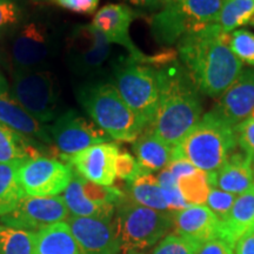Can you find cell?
<instances>
[{"label":"cell","instance_id":"1","mask_svg":"<svg viewBox=\"0 0 254 254\" xmlns=\"http://www.w3.org/2000/svg\"><path fill=\"white\" fill-rule=\"evenodd\" d=\"M230 37L213 24L178 43L183 65L199 91L211 98L224 94L243 72V63L230 47Z\"/></svg>","mask_w":254,"mask_h":254},{"label":"cell","instance_id":"2","mask_svg":"<svg viewBox=\"0 0 254 254\" xmlns=\"http://www.w3.org/2000/svg\"><path fill=\"white\" fill-rule=\"evenodd\" d=\"M159 104L150 128L176 147L201 119L200 91L183 64L176 59L158 69Z\"/></svg>","mask_w":254,"mask_h":254},{"label":"cell","instance_id":"3","mask_svg":"<svg viewBox=\"0 0 254 254\" xmlns=\"http://www.w3.org/2000/svg\"><path fill=\"white\" fill-rule=\"evenodd\" d=\"M238 146L234 127L206 113L184 140L172 148V160L185 159L208 174L217 173Z\"/></svg>","mask_w":254,"mask_h":254},{"label":"cell","instance_id":"4","mask_svg":"<svg viewBox=\"0 0 254 254\" xmlns=\"http://www.w3.org/2000/svg\"><path fill=\"white\" fill-rule=\"evenodd\" d=\"M77 97L92 122L111 139L134 142L145 129L113 84L93 82L84 85L78 90Z\"/></svg>","mask_w":254,"mask_h":254},{"label":"cell","instance_id":"5","mask_svg":"<svg viewBox=\"0 0 254 254\" xmlns=\"http://www.w3.org/2000/svg\"><path fill=\"white\" fill-rule=\"evenodd\" d=\"M113 221L120 253L128 254L142 252L163 239L173 228V213L145 207L125 194L117 205Z\"/></svg>","mask_w":254,"mask_h":254},{"label":"cell","instance_id":"6","mask_svg":"<svg viewBox=\"0 0 254 254\" xmlns=\"http://www.w3.org/2000/svg\"><path fill=\"white\" fill-rule=\"evenodd\" d=\"M222 0H179L166 2L151 19L155 40L165 45L178 44L189 34L217 24Z\"/></svg>","mask_w":254,"mask_h":254},{"label":"cell","instance_id":"7","mask_svg":"<svg viewBox=\"0 0 254 254\" xmlns=\"http://www.w3.org/2000/svg\"><path fill=\"white\" fill-rule=\"evenodd\" d=\"M113 85L144 128H147L158 110V69L131 58H123L114 66Z\"/></svg>","mask_w":254,"mask_h":254},{"label":"cell","instance_id":"8","mask_svg":"<svg viewBox=\"0 0 254 254\" xmlns=\"http://www.w3.org/2000/svg\"><path fill=\"white\" fill-rule=\"evenodd\" d=\"M11 94L41 124L58 118L60 90L56 75L46 68L12 72Z\"/></svg>","mask_w":254,"mask_h":254},{"label":"cell","instance_id":"9","mask_svg":"<svg viewBox=\"0 0 254 254\" xmlns=\"http://www.w3.org/2000/svg\"><path fill=\"white\" fill-rule=\"evenodd\" d=\"M8 38L13 71L46 68L58 53V33L43 21H23Z\"/></svg>","mask_w":254,"mask_h":254},{"label":"cell","instance_id":"10","mask_svg":"<svg viewBox=\"0 0 254 254\" xmlns=\"http://www.w3.org/2000/svg\"><path fill=\"white\" fill-rule=\"evenodd\" d=\"M111 53V43L92 25H78L66 38L65 57L77 75H93L103 68Z\"/></svg>","mask_w":254,"mask_h":254},{"label":"cell","instance_id":"11","mask_svg":"<svg viewBox=\"0 0 254 254\" xmlns=\"http://www.w3.org/2000/svg\"><path fill=\"white\" fill-rule=\"evenodd\" d=\"M74 171L68 164L47 157L28 159L18 168V179L25 194L59 195L69 185Z\"/></svg>","mask_w":254,"mask_h":254},{"label":"cell","instance_id":"12","mask_svg":"<svg viewBox=\"0 0 254 254\" xmlns=\"http://www.w3.org/2000/svg\"><path fill=\"white\" fill-rule=\"evenodd\" d=\"M49 132L64 160L91 146L107 142L111 139L99 126L75 111H67L58 116Z\"/></svg>","mask_w":254,"mask_h":254},{"label":"cell","instance_id":"13","mask_svg":"<svg viewBox=\"0 0 254 254\" xmlns=\"http://www.w3.org/2000/svg\"><path fill=\"white\" fill-rule=\"evenodd\" d=\"M69 212L63 196L25 195L17 207L0 217L5 226L18 230L38 232L60 221H66Z\"/></svg>","mask_w":254,"mask_h":254},{"label":"cell","instance_id":"14","mask_svg":"<svg viewBox=\"0 0 254 254\" xmlns=\"http://www.w3.org/2000/svg\"><path fill=\"white\" fill-rule=\"evenodd\" d=\"M135 18V12L124 4H107L97 12L92 26L103 33L111 44H118L129 53V58L141 64H153L152 57L145 56L133 43L129 27Z\"/></svg>","mask_w":254,"mask_h":254},{"label":"cell","instance_id":"15","mask_svg":"<svg viewBox=\"0 0 254 254\" xmlns=\"http://www.w3.org/2000/svg\"><path fill=\"white\" fill-rule=\"evenodd\" d=\"M113 219L110 220V219L69 215L66 222L77 241L80 254L120 253Z\"/></svg>","mask_w":254,"mask_h":254},{"label":"cell","instance_id":"16","mask_svg":"<svg viewBox=\"0 0 254 254\" xmlns=\"http://www.w3.org/2000/svg\"><path fill=\"white\" fill-rule=\"evenodd\" d=\"M119 147L113 142H103L66 158L74 172L88 182L112 186L116 182V160Z\"/></svg>","mask_w":254,"mask_h":254},{"label":"cell","instance_id":"17","mask_svg":"<svg viewBox=\"0 0 254 254\" xmlns=\"http://www.w3.org/2000/svg\"><path fill=\"white\" fill-rule=\"evenodd\" d=\"M254 111V69L247 68L231 87L222 94L218 104L209 111L213 116L236 127L241 122L250 118Z\"/></svg>","mask_w":254,"mask_h":254},{"label":"cell","instance_id":"18","mask_svg":"<svg viewBox=\"0 0 254 254\" xmlns=\"http://www.w3.org/2000/svg\"><path fill=\"white\" fill-rule=\"evenodd\" d=\"M211 187L240 195L254 186L253 159L239 145L217 173L209 174Z\"/></svg>","mask_w":254,"mask_h":254},{"label":"cell","instance_id":"19","mask_svg":"<svg viewBox=\"0 0 254 254\" xmlns=\"http://www.w3.org/2000/svg\"><path fill=\"white\" fill-rule=\"evenodd\" d=\"M176 234L199 244L217 239L220 232V219L204 205H192L173 213Z\"/></svg>","mask_w":254,"mask_h":254},{"label":"cell","instance_id":"20","mask_svg":"<svg viewBox=\"0 0 254 254\" xmlns=\"http://www.w3.org/2000/svg\"><path fill=\"white\" fill-rule=\"evenodd\" d=\"M0 124L31 140L52 144L49 129L14 99L11 90L0 91Z\"/></svg>","mask_w":254,"mask_h":254},{"label":"cell","instance_id":"21","mask_svg":"<svg viewBox=\"0 0 254 254\" xmlns=\"http://www.w3.org/2000/svg\"><path fill=\"white\" fill-rule=\"evenodd\" d=\"M254 231V186L237 196L231 211L220 220L219 239L233 249L236 241L244 234Z\"/></svg>","mask_w":254,"mask_h":254},{"label":"cell","instance_id":"22","mask_svg":"<svg viewBox=\"0 0 254 254\" xmlns=\"http://www.w3.org/2000/svg\"><path fill=\"white\" fill-rule=\"evenodd\" d=\"M136 160L146 173L163 171L172 161V147L154 134L150 127L133 142Z\"/></svg>","mask_w":254,"mask_h":254},{"label":"cell","instance_id":"23","mask_svg":"<svg viewBox=\"0 0 254 254\" xmlns=\"http://www.w3.org/2000/svg\"><path fill=\"white\" fill-rule=\"evenodd\" d=\"M34 254H80L66 221L34 232Z\"/></svg>","mask_w":254,"mask_h":254},{"label":"cell","instance_id":"24","mask_svg":"<svg viewBox=\"0 0 254 254\" xmlns=\"http://www.w3.org/2000/svg\"><path fill=\"white\" fill-rule=\"evenodd\" d=\"M63 199L65 201L69 215L72 217H91L112 220L116 214L114 205H98L85 195L81 186V177L74 172L69 185L64 190Z\"/></svg>","mask_w":254,"mask_h":254},{"label":"cell","instance_id":"25","mask_svg":"<svg viewBox=\"0 0 254 254\" xmlns=\"http://www.w3.org/2000/svg\"><path fill=\"white\" fill-rule=\"evenodd\" d=\"M38 145L44 144L25 138L0 124V164L23 163L40 157Z\"/></svg>","mask_w":254,"mask_h":254},{"label":"cell","instance_id":"26","mask_svg":"<svg viewBox=\"0 0 254 254\" xmlns=\"http://www.w3.org/2000/svg\"><path fill=\"white\" fill-rule=\"evenodd\" d=\"M127 190H128V198L136 204L155 211L170 212L157 177L152 174L141 176L133 183H129Z\"/></svg>","mask_w":254,"mask_h":254},{"label":"cell","instance_id":"27","mask_svg":"<svg viewBox=\"0 0 254 254\" xmlns=\"http://www.w3.org/2000/svg\"><path fill=\"white\" fill-rule=\"evenodd\" d=\"M20 164V161L0 164V217L13 211L26 195L18 179Z\"/></svg>","mask_w":254,"mask_h":254},{"label":"cell","instance_id":"28","mask_svg":"<svg viewBox=\"0 0 254 254\" xmlns=\"http://www.w3.org/2000/svg\"><path fill=\"white\" fill-rule=\"evenodd\" d=\"M254 17V0H222L217 25L230 34L238 27L251 23Z\"/></svg>","mask_w":254,"mask_h":254},{"label":"cell","instance_id":"29","mask_svg":"<svg viewBox=\"0 0 254 254\" xmlns=\"http://www.w3.org/2000/svg\"><path fill=\"white\" fill-rule=\"evenodd\" d=\"M178 187L183 198L190 206L205 204L211 190L208 174L195 168L192 173L178 179Z\"/></svg>","mask_w":254,"mask_h":254},{"label":"cell","instance_id":"30","mask_svg":"<svg viewBox=\"0 0 254 254\" xmlns=\"http://www.w3.org/2000/svg\"><path fill=\"white\" fill-rule=\"evenodd\" d=\"M0 254H34V232L0 225Z\"/></svg>","mask_w":254,"mask_h":254},{"label":"cell","instance_id":"31","mask_svg":"<svg viewBox=\"0 0 254 254\" xmlns=\"http://www.w3.org/2000/svg\"><path fill=\"white\" fill-rule=\"evenodd\" d=\"M24 21V9L18 0H0V39L9 37Z\"/></svg>","mask_w":254,"mask_h":254},{"label":"cell","instance_id":"32","mask_svg":"<svg viewBox=\"0 0 254 254\" xmlns=\"http://www.w3.org/2000/svg\"><path fill=\"white\" fill-rule=\"evenodd\" d=\"M81 186L85 195L91 201L98 205H114L117 206L124 199L125 194L117 187L103 186L91 183L81 178Z\"/></svg>","mask_w":254,"mask_h":254},{"label":"cell","instance_id":"33","mask_svg":"<svg viewBox=\"0 0 254 254\" xmlns=\"http://www.w3.org/2000/svg\"><path fill=\"white\" fill-rule=\"evenodd\" d=\"M200 245L194 240L173 233L165 237L151 254H196Z\"/></svg>","mask_w":254,"mask_h":254},{"label":"cell","instance_id":"34","mask_svg":"<svg viewBox=\"0 0 254 254\" xmlns=\"http://www.w3.org/2000/svg\"><path fill=\"white\" fill-rule=\"evenodd\" d=\"M230 47L234 56L254 67V34L246 30H236L230 37Z\"/></svg>","mask_w":254,"mask_h":254},{"label":"cell","instance_id":"35","mask_svg":"<svg viewBox=\"0 0 254 254\" xmlns=\"http://www.w3.org/2000/svg\"><path fill=\"white\" fill-rule=\"evenodd\" d=\"M116 174L119 179L125 180L127 184H129L141 176L151 173H146L140 165H139L138 160L133 155L127 153V152H123V153H119L118 157H117Z\"/></svg>","mask_w":254,"mask_h":254},{"label":"cell","instance_id":"36","mask_svg":"<svg viewBox=\"0 0 254 254\" xmlns=\"http://www.w3.org/2000/svg\"><path fill=\"white\" fill-rule=\"evenodd\" d=\"M236 199V194H232V193L224 192V190L212 187L211 190H209L207 200H206V204H207V207L221 220L231 211Z\"/></svg>","mask_w":254,"mask_h":254},{"label":"cell","instance_id":"37","mask_svg":"<svg viewBox=\"0 0 254 254\" xmlns=\"http://www.w3.org/2000/svg\"><path fill=\"white\" fill-rule=\"evenodd\" d=\"M238 145L253 159L254 161V118L250 117L234 127Z\"/></svg>","mask_w":254,"mask_h":254},{"label":"cell","instance_id":"38","mask_svg":"<svg viewBox=\"0 0 254 254\" xmlns=\"http://www.w3.org/2000/svg\"><path fill=\"white\" fill-rule=\"evenodd\" d=\"M60 7L79 14H93L99 0H51Z\"/></svg>","mask_w":254,"mask_h":254},{"label":"cell","instance_id":"39","mask_svg":"<svg viewBox=\"0 0 254 254\" xmlns=\"http://www.w3.org/2000/svg\"><path fill=\"white\" fill-rule=\"evenodd\" d=\"M196 254H234L232 246L225 243L224 240L212 239L201 244Z\"/></svg>","mask_w":254,"mask_h":254},{"label":"cell","instance_id":"40","mask_svg":"<svg viewBox=\"0 0 254 254\" xmlns=\"http://www.w3.org/2000/svg\"><path fill=\"white\" fill-rule=\"evenodd\" d=\"M234 254H254V231L244 234L233 246Z\"/></svg>","mask_w":254,"mask_h":254},{"label":"cell","instance_id":"41","mask_svg":"<svg viewBox=\"0 0 254 254\" xmlns=\"http://www.w3.org/2000/svg\"><path fill=\"white\" fill-rule=\"evenodd\" d=\"M168 170L172 172L174 177L177 178V180L179 178L184 176H187V174L192 173L193 171H195V167L193 166L190 161L185 160V159H177V160H172L170 165L167 166Z\"/></svg>","mask_w":254,"mask_h":254},{"label":"cell","instance_id":"42","mask_svg":"<svg viewBox=\"0 0 254 254\" xmlns=\"http://www.w3.org/2000/svg\"><path fill=\"white\" fill-rule=\"evenodd\" d=\"M128 1L133 5L141 6V7L157 8L163 4V2H165V0H128Z\"/></svg>","mask_w":254,"mask_h":254},{"label":"cell","instance_id":"43","mask_svg":"<svg viewBox=\"0 0 254 254\" xmlns=\"http://www.w3.org/2000/svg\"><path fill=\"white\" fill-rule=\"evenodd\" d=\"M0 91H9L7 79L4 74V58H2L1 50H0Z\"/></svg>","mask_w":254,"mask_h":254},{"label":"cell","instance_id":"44","mask_svg":"<svg viewBox=\"0 0 254 254\" xmlns=\"http://www.w3.org/2000/svg\"><path fill=\"white\" fill-rule=\"evenodd\" d=\"M128 254H145V253H142V252H138V251H134V252H129Z\"/></svg>","mask_w":254,"mask_h":254},{"label":"cell","instance_id":"45","mask_svg":"<svg viewBox=\"0 0 254 254\" xmlns=\"http://www.w3.org/2000/svg\"><path fill=\"white\" fill-rule=\"evenodd\" d=\"M173 1H179V0H165V2H173Z\"/></svg>","mask_w":254,"mask_h":254},{"label":"cell","instance_id":"46","mask_svg":"<svg viewBox=\"0 0 254 254\" xmlns=\"http://www.w3.org/2000/svg\"><path fill=\"white\" fill-rule=\"evenodd\" d=\"M251 24H252V25H253V26H254V17L252 18V20H251Z\"/></svg>","mask_w":254,"mask_h":254},{"label":"cell","instance_id":"47","mask_svg":"<svg viewBox=\"0 0 254 254\" xmlns=\"http://www.w3.org/2000/svg\"><path fill=\"white\" fill-rule=\"evenodd\" d=\"M251 117H252V118H254V111L252 112V114H251Z\"/></svg>","mask_w":254,"mask_h":254},{"label":"cell","instance_id":"48","mask_svg":"<svg viewBox=\"0 0 254 254\" xmlns=\"http://www.w3.org/2000/svg\"><path fill=\"white\" fill-rule=\"evenodd\" d=\"M253 171H254V161H253Z\"/></svg>","mask_w":254,"mask_h":254},{"label":"cell","instance_id":"49","mask_svg":"<svg viewBox=\"0 0 254 254\" xmlns=\"http://www.w3.org/2000/svg\"><path fill=\"white\" fill-rule=\"evenodd\" d=\"M38 1H39V0H38Z\"/></svg>","mask_w":254,"mask_h":254}]
</instances>
